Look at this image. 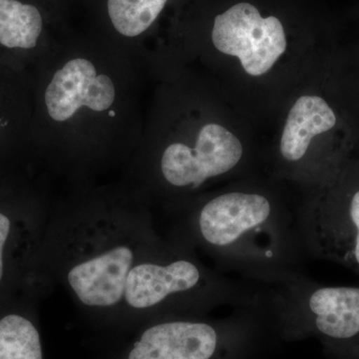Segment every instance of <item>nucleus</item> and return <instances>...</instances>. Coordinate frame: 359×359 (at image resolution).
<instances>
[{"label": "nucleus", "mask_w": 359, "mask_h": 359, "mask_svg": "<svg viewBox=\"0 0 359 359\" xmlns=\"http://www.w3.org/2000/svg\"><path fill=\"white\" fill-rule=\"evenodd\" d=\"M13 224L11 218L0 212V283L6 275V250L7 242L13 233Z\"/></svg>", "instance_id": "nucleus-13"}, {"label": "nucleus", "mask_w": 359, "mask_h": 359, "mask_svg": "<svg viewBox=\"0 0 359 359\" xmlns=\"http://www.w3.org/2000/svg\"><path fill=\"white\" fill-rule=\"evenodd\" d=\"M339 123L337 109L327 99L318 95L299 97L290 110L280 137L278 153L283 164L297 169L308 160L311 141L332 133Z\"/></svg>", "instance_id": "nucleus-9"}, {"label": "nucleus", "mask_w": 359, "mask_h": 359, "mask_svg": "<svg viewBox=\"0 0 359 359\" xmlns=\"http://www.w3.org/2000/svg\"><path fill=\"white\" fill-rule=\"evenodd\" d=\"M242 141L217 123L203 126L195 145L176 142L163 151L159 173L165 185L175 192L199 190L215 179L230 176L242 168Z\"/></svg>", "instance_id": "nucleus-6"}, {"label": "nucleus", "mask_w": 359, "mask_h": 359, "mask_svg": "<svg viewBox=\"0 0 359 359\" xmlns=\"http://www.w3.org/2000/svg\"><path fill=\"white\" fill-rule=\"evenodd\" d=\"M212 40L217 50L240 60L252 77L263 76L287 50L283 23L275 16L264 18L252 4L241 2L219 14Z\"/></svg>", "instance_id": "nucleus-7"}, {"label": "nucleus", "mask_w": 359, "mask_h": 359, "mask_svg": "<svg viewBox=\"0 0 359 359\" xmlns=\"http://www.w3.org/2000/svg\"><path fill=\"white\" fill-rule=\"evenodd\" d=\"M171 233L205 255L224 273L247 282L273 285L304 273L308 256L297 209L257 189L224 191L177 215Z\"/></svg>", "instance_id": "nucleus-2"}, {"label": "nucleus", "mask_w": 359, "mask_h": 359, "mask_svg": "<svg viewBox=\"0 0 359 359\" xmlns=\"http://www.w3.org/2000/svg\"><path fill=\"white\" fill-rule=\"evenodd\" d=\"M162 237L145 212L62 214L45 233V271L96 330L110 335L119 325L130 271Z\"/></svg>", "instance_id": "nucleus-1"}, {"label": "nucleus", "mask_w": 359, "mask_h": 359, "mask_svg": "<svg viewBox=\"0 0 359 359\" xmlns=\"http://www.w3.org/2000/svg\"><path fill=\"white\" fill-rule=\"evenodd\" d=\"M168 0H108L111 22L120 34L136 37L150 27Z\"/></svg>", "instance_id": "nucleus-12"}, {"label": "nucleus", "mask_w": 359, "mask_h": 359, "mask_svg": "<svg viewBox=\"0 0 359 359\" xmlns=\"http://www.w3.org/2000/svg\"><path fill=\"white\" fill-rule=\"evenodd\" d=\"M42 25L36 7L18 0H0V44L7 48L36 46Z\"/></svg>", "instance_id": "nucleus-10"}, {"label": "nucleus", "mask_w": 359, "mask_h": 359, "mask_svg": "<svg viewBox=\"0 0 359 359\" xmlns=\"http://www.w3.org/2000/svg\"><path fill=\"white\" fill-rule=\"evenodd\" d=\"M109 337L98 359H252L278 340L266 304L224 318H154Z\"/></svg>", "instance_id": "nucleus-4"}, {"label": "nucleus", "mask_w": 359, "mask_h": 359, "mask_svg": "<svg viewBox=\"0 0 359 359\" xmlns=\"http://www.w3.org/2000/svg\"><path fill=\"white\" fill-rule=\"evenodd\" d=\"M0 359H45L41 334L32 316H0Z\"/></svg>", "instance_id": "nucleus-11"}, {"label": "nucleus", "mask_w": 359, "mask_h": 359, "mask_svg": "<svg viewBox=\"0 0 359 359\" xmlns=\"http://www.w3.org/2000/svg\"><path fill=\"white\" fill-rule=\"evenodd\" d=\"M115 96L110 77L97 75L91 61L75 58L54 74L45 92V103L52 119L65 122L83 106L97 112L109 109Z\"/></svg>", "instance_id": "nucleus-8"}, {"label": "nucleus", "mask_w": 359, "mask_h": 359, "mask_svg": "<svg viewBox=\"0 0 359 359\" xmlns=\"http://www.w3.org/2000/svg\"><path fill=\"white\" fill-rule=\"evenodd\" d=\"M297 208L308 256L328 259L359 273V166H342Z\"/></svg>", "instance_id": "nucleus-5"}, {"label": "nucleus", "mask_w": 359, "mask_h": 359, "mask_svg": "<svg viewBox=\"0 0 359 359\" xmlns=\"http://www.w3.org/2000/svg\"><path fill=\"white\" fill-rule=\"evenodd\" d=\"M266 302L263 285L208 266L190 245L169 231L130 271L119 325L111 335L154 318L209 316L219 308H256Z\"/></svg>", "instance_id": "nucleus-3"}, {"label": "nucleus", "mask_w": 359, "mask_h": 359, "mask_svg": "<svg viewBox=\"0 0 359 359\" xmlns=\"http://www.w3.org/2000/svg\"><path fill=\"white\" fill-rule=\"evenodd\" d=\"M358 63H359V61H358ZM355 91H356V94H358V95H356V97H358V109H359V67H358V75H356Z\"/></svg>", "instance_id": "nucleus-14"}]
</instances>
